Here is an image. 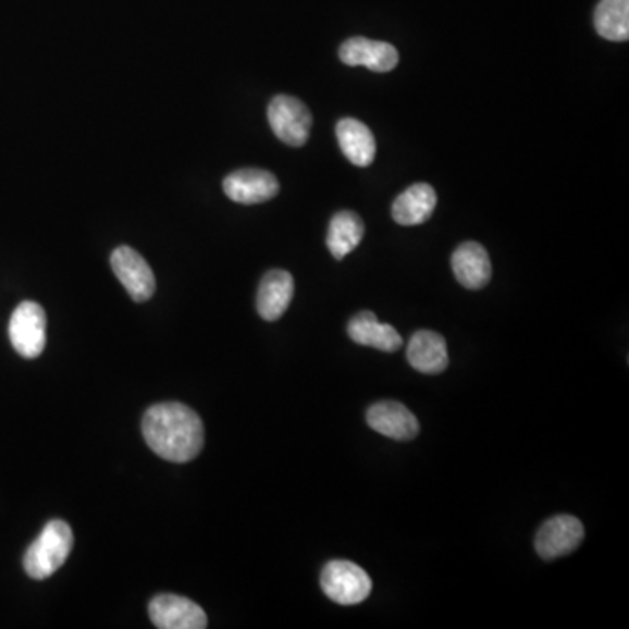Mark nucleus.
I'll list each match as a JSON object with an SVG mask.
<instances>
[{
	"label": "nucleus",
	"instance_id": "nucleus-19",
	"mask_svg": "<svg viewBox=\"0 0 629 629\" xmlns=\"http://www.w3.org/2000/svg\"><path fill=\"white\" fill-rule=\"evenodd\" d=\"M594 27L603 39L625 42L629 39V0H600L594 11Z\"/></svg>",
	"mask_w": 629,
	"mask_h": 629
},
{
	"label": "nucleus",
	"instance_id": "nucleus-8",
	"mask_svg": "<svg viewBox=\"0 0 629 629\" xmlns=\"http://www.w3.org/2000/svg\"><path fill=\"white\" fill-rule=\"evenodd\" d=\"M149 617L160 629H203L207 614L198 603L177 594H160L149 603Z\"/></svg>",
	"mask_w": 629,
	"mask_h": 629
},
{
	"label": "nucleus",
	"instance_id": "nucleus-10",
	"mask_svg": "<svg viewBox=\"0 0 629 629\" xmlns=\"http://www.w3.org/2000/svg\"><path fill=\"white\" fill-rule=\"evenodd\" d=\"M342 62L350 67L363 65L372 72H391L399 63V51L388 42L382 40L366 39V37H351L345 40L340 48Z\"/></svg>",
	"mask_w": 629,
	"mask_h": 629
},
{
	"label": "nucleus",
	"instance_id": "nucleus-3",
	"mask_svg": "<svg viewBox=\"0 0 629 629\" xmlns=\"http://www.w3.org/2000/svg\"><path fill=\"white\" fill-rule=\"evenodd\" d=\"M320 585L329 600L345 607L363 602L372 591V581L368 572L346 559L329 562L320 576Z\"/></svg>",
	"mask_w": 629,
	"mask_h": 629
},
{
	"label": "nucleus",
	"instance_id": "nucleus-7",
	"mask_svg": "<svg viewBox=\"0 0 629 629\" xmlns=\"http://www.w3.org/2000/svg\"><path fill=\"white\" fill-rule=\"evenodd\" d=\"M111 267L134 301L151 299L156 291L155 273L137 250L126 245L115 248L111 256Z\"/></svg>",
	"mask_w": 629,
	"mask_h": 629
},
{
	"label": "nucleus",
	"instance_id": "nucleus-1",
	"mask_svg": "<svg viewBox=\"0 0 629 629\" xmlns=\"http://www.w3.org/2000/svg\"><path fill=\"white\" fill-rule=\"evenodd\" d=\"M143 434L158 457L175 464L193 460L203 448L201 418L181 403L156 404L147 409Z\"/></svg>",
	"mask_w": 629,
	"mask_h": 629
},
{
	"label": "nucleus",
	"instance_id": "nucleus-18",
	"mask_svg": "<svg viewBox=\"0 0 629 629\" xmlns=\"http://www.w3.org/2000/svg\"><path fill=\"white\" fill-rule=\"evenodd\" d=\"M363 231L366 227L357 213L350 210L337 212L329 224L328 233V247L334 258L343 259L354 252L362 242Z\"/></svg>",
	"mask_w": 629,
	"mask_h": 629
},
{
	"label": "nucleus",
	"instance_id": "nucleus-13",
	"mask_svg": "<svg viewBox=\"0 0 629 629\" xmlns=\"http://www.w3.org/2000/svg\"><path fill=\"white\" fill-rule=\"evenodd\" d=\"M348 336L357 345L394 354L403 346V337L392 325L382 324L372 311H360L348 322Z\"/></svg>",
	"mask_w": 629,
	"mask_h": 629
},
{
	"label": "nucleus",
	"instance_id": "nucleus-17",
	"mask_svg": "<svg viewBox=\"0 0 629 629\" xmlns=\"http://www.w3.org/2000/svg\"><path fill=\"white\" fill-rule=\"evenodd\" d=\"M336 137L343 155L357 164V166H369L374 161L377 155V143L371 130L362 121L354 118H345L336 126Z\"/></svg>",
	"mask_w": 629,
	"mask_h": 629
},
{
	"label": "nucleus",
	"instance_id": "nucleus-6",
	"mask_svg": "<svg viewBox=\"0 0 629 629\" xmlns=\"http://www.w3.org/2000/svg\"><path fill=\"white\" fill-rule=\"evenodd\" d=\"M584 527L576 516L559 515L547 519L535 536V550L544 559H556L574 551L582 544Z\"/></svg>",
	"mask_w": 629,
	"mask_h": 629
},
{
	"label": "nucleus",
	"instance_id": "nucleus-2",
	"mask_svg": "<svg viewBox=\"0 0 629 629\" xmlns=\"http://www.w3.org/2000/svg\"><path fill=\"white\" fill-rule=\"evenodd\" d=\"M74 545V535L65 521L53 519L46 525L36 542L28 547L23 567L28 577L42 581L63 567Z\"/></svg>",
	"mask_w": 629,
	"mask_h": 629
},
{
	"label": "nucleus",
	"instance_id": "nucleus-5",
	"mask_svg": "<svg viewBox=\"0 0 629 629\" xmlns=\"http://www.w3.org/2000/svg\"><path fill=\"white\" fill-rule=\"evenodd\" d=\"M46 313L42 306L23 301L10 320V340L25 359H36L46 348Z\"/></svg>",
	"mask_w": 629,
	"mask_h": 629
},
{
	"label": "nucleus",
	"instance_id": "nucleus-12",
	"mask_svg": "<svg viewBox=\"0 0 629 629\" xmlns=\"http://www.w3.org/2000/svg\"><path fill=\"white\" fill-rule=\"evenodd\" d=\"M453 273L458 282L470 291L486 287L492 280V261L486 248L478 242H466L453 252Z\"/></svg>",
	"mask_w": 629,
	"mask_h": 629
},
{
	"label": "nucleus",
	"instance_id": "nucleus-14",
	"mask_svg": "<svg viewBox=\"0 0 629 629\" xmlns=\"http://www.w3.org/2000/svg\"><path fill=\"white\" fill-rule=\"evenodd\" d=\"M408 362L423 374H439L449 363L448 346L441 334L434 331H418L408 345Z\"/></svg>",
	"mask_w": 629,
	"mask_h": 629
},
{
	"label": "nucleus",
	"instance_id": "nucleus-11",
	"mask_svg": "<svg viewBox=\"0 0 629 629\" xmlns=\"http://www.w3.org/2000/svg\"><path fill=\"white\" fill-rule=\"evenodd\" d=\"M366 418L372 430L394 441H411L420 430L417 417L404 404L395 400L372 404Z\"/></svg>",
	"mask_w": 629,
	"mask_h": 629
},
{
	"label": "nucleus",
	"instance_id": "nucleus-9",
	"mask_svg": "<svg viewBox=\"0 0 629 629\" xmlns=\"http://www.w3.org/2000/svg\"><path fill=\"white\" fill-rule=\"evenodd\" d=\"M224 193L230 200L242 205L264 203L279 195V181L267 170L244 169L224 178Z\"/></svg>",
	"mask_w": 629,
	"mask_h": 629
},
{
	"label": "nucleus",
	"instance_id": "nucleus-4",
	"mask_svg": "<svg viewBox=\"0 0 629 629\" xmlns=\"http://www.w3.org/2000/svg\"><path fill=\"white\" fill-rule=\"evenodd\" d=\"M268 121L273 134L287 146L301 147L310 138L313 118L310 109L297 98L288 95L273 98L268 107Z\"/></svg>",
	"mask_w": 629,
	"mask_h": 629
},
{
	"label": "nucleus",
	"instance_id": "nucleus-16",
	"mask_svg": "<svg viewBox=\"0 0 629 629\" xmlns=\"http://www.w3.org/2000/svg\"><path fill=\"white\" fill-rule=\"evenodd\" d=\"M437 205V195L429 184H412L392 205V218L400 226H418L429 221Z\"/></svg>",
	"mask_w": 629,
	"mask_h": 629
},
{
	"label": "nucleus",
	"instance_id": "nucleus-15",
	"mask_svg": "<svg viewBox=\"0 0 629 629\" xmlns=\"http://www.w3.org/2000/svg\"><path fill=\"white\" fill-rule=\"evenodd\" d=\"M294 279L288 271L271 270L261 280L258 291V311L268 322L279 320L293 301Z\"/></svg>",
	"mask_w": 629,
	"mask_h": 629
}]
</instances>
